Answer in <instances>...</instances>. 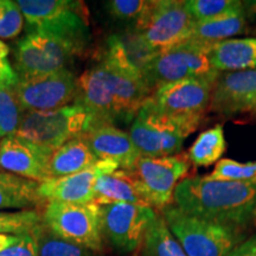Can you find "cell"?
I'll return each instance as SVG.
<instances>
[{"label": "cell", "instance_id": "obj_26", "mask_svg": "<svg viewBox=\"0 0 256 256\" xmlns=\"http://www.w3.org/2000/svg\"><path fill=\"white\" fill-rule=\"evenodd\" d=\"M36 242L38 256H92L87 248L58 238L42 223L31 232Z\"/></svg>", "mask_w": 256, "mask_h": 256}, {"label": "cell", "instance_id": "obj_9", "mask_svg": "<svg viewBox=\"0 0 256 256\" xmlns=\"http://www.w3.org/2000/svg\"><path fill=\"white\" fill-rule=\"evenodd\" d=\"M42 220L58 238L88 250L100 252L104 243L100 206L94 203L78 204L48 202Z\"/></svg>", "mask_w": 256, "mask_h": 256}, {"label": "cell", "instance_id": "obj_7", "mask_svg": "<svg viewBox=\"0 0 256 256\" xmlns=\"http://www.w3.org/2000/svg\"><path fill=\"white\" fill-rule=\"evenodd\" d=\"M23 17L32 31L63 38L84 50L89 40L86 8L72 0H18Z\"/></svg>", "mask_w": 256, "mask_h": 256}, {"label": "cell", "instance_id": "obj_22", "mask_svg": "<svg viewBox=\"0 0 256 256\" xmlns=\"http://www.w3.org/2000/svg\"><path fill=\"white\" fill-rule=\"evenodd\" d=\"M246 25L247 22L244 10L210 20L196 22L186 42L210 46L243 34L246 31Z\"/></svg>", "mask_w": 256, "mask_h": 256}, {"label": "cell", "instance_id": "obj_15", "mask_svg": "<svg viewBox=\"0 0 256 256\" xmlns=\"http://www.w3.org/2000/svg\"><path fill=\"white\" fill-rule=\"evenodd\" d=\"M119 165L110 160H98L95 165L78 174L60 178H51L40 183L38 194L42 200L63 203H92L94 188L100 176L119 170Z\"/></svg>", "mask_w": 256, "mask_h": 256}, {"label": "cell", "instance_id": "obj_1", "mask_svg": "<svg viewBox=\"0 0 256 256\" xmlns=\"http://www.w3.org/2000/svg\"><path fill=\"white\" fill-rule=\"evenodd\" d=\"M150 95L142 70L128 55L124 40L112 36L98 62L78 78L75 101L88 110L94 124L115 126L132 122Z\"/></svg>", "mask_w": 256, "mask_h": 256}, {"label": "cell", "instance_id": "obj_25", "mask_svg": "<svg viewBox=\"0 0 256 256\" xmlns=\"http://www.w3.org/2000/svg\"><path fill=\"white\" fill-rule=\"evenodd\" d=\"M142 246V256H188L160 215L150 224Z\"/></svg>", "mask_w": 256, "mask_h": 256}, {"label": "cell", "instance_id": "obj_24", "mask_svg": "<svg viewBox=\"0 0 256 256\" xmlns=\"http://www.w3.org/2000/svg\"><path fill=\"white\" fill-rule=\"evenodd\" d=\"M226 150L222 124L202 132L188 150V160L197 168L217 164Z\"/></svg>", "mask_w": 256, "mask_h": 256}, {"label": "cell", "instance_id": "obj_4", "mask_svg": "<svg viewBox=\"0 0 256 256\" xmlns=\"http://www.w3.org/2000/svg\"><path fill=\"white\" fill-rule=\"evenodd\" d=\"M92 124V115L75 102L55 110L26 112L14 136L54 153L69 140L84 136Z\"/></svg>", "mask_w": 256, "mask_h": 256}, {"label": "cell", "instance_id": "obj_29", "mask_svg": "<svg viewBox=\"0 0 256 256\" xmlns=\"http://www.w3.org/2000/svg\"><path fill=\"white\" fill-rule=\"evenodd\" d=\"M23 115L14 87L0 84V139L17 132Z\"/></svg>", "mask_w": 256, "mask_h": 256}, {"label": "cell", "instance_id": "obj_10", "mask_svg": "<svg viewBox=\"0 0 256 256\" xmlns=\"http://www.w3.org/2000/svg\"><path fill=\"white\" fill-rule=\"evenodd\" d=\"M72 42L40 31H31L14 48V66L19 78H36L66 69L74 56L82 52Z\"/></svg>", "mask_w": 256, "mask_h": 256}, {"label": "cell", "instance_id": "obj_20", "mask_svg": "<svg viewBox=\"0 0 256 256\" xmlns=\"http://www.w3.org/2000/svg\"><path fill=\"white\" fill-rule=\"evenodd\" d=\"M92 203L98 206L114 203L147 206L140 196L132 171L120 168L112 174H102L98 177L94 188Z\"/></svg>", "mask_w": 256, "mask_h": 256}, {"label": "cell", "instance_id": "obj_31", "mask_svg": "<svg viewBox=\"0 0 256 256\" xmlns=\"http://www.w3.org/2000/svg\"><path fill=\"white\" fill-rule=\"evenodd\" d=\"M24 17L17 2L0 0V40H12L23 30Z\"/></svg>", "mask_w": 256, "mask_h": 256}, {"label": "cell", "instance_id": "obj_35", "mask_svg": "<svg viewBox=\"0 0 256 256\" xmlns=\"http://www.w3.org/2000/svg\"><path fill=\"white\" fill-rule=\"evenodd\" d=\"M228 256H256V235H252L246 241L238 243Z\"/></svg>", "mask_w": 256, "mask_h": 256}, {"label": "cell", "instance_id": "obj_19", "mask_svg": "<svg viewBox=\"0 0 256 256\" xmlns=\"http://www.w3.org/2000/svg\"><path fill=\"white\" fill-rule=\"evenodd\" d=\"M210 64L217 72L256 69V38L226 40L208 49Z\"/></svg>", "mask_w": 256, "mask_h": 256}, {"label": "cell", "instance_id": "obj_33", "mask_svg": "<svg viewBox=\"0 0 256 256\" xmlns=\"http://www.w3.org/2000/svg\"><path fill=\"white\" fill-rule=\"evenodd\" d=\"M8 54V46L0 40V84L14 87L19 81V76L10 62Z\"/></svg>", "mask_w": 256, "mask_h": 256}, {"label": "cell", "instance_id": "obj_28", "mask_svg": "<svg viewBox=\"0 0 256 256\" xmlns=\"http://www.w3.org/2000/svg\"><path fill=\"white\" fill-rule=\"evenodd\" d=\"M40 223L42 216L34 209L0 211V235H31Z\"/></svg>", "mask_w": 256, "mask_h": 256}, {"label": "cell", "instance_id": "obj_11", "mask_svg": "<svg viewBox=\"0 0 256 256\" xmlns=\"http://www.w3.org/2000/svg\"><path fill=\"white\" fill-rule=\"evenodd\" d=\"M188 166L180 156H140L132 174L144 202L154 210L171 206L176 188L188 174Z\"/></svg>", "mask_w": 256, "mask_h": 256}, {"label": "cell", "instance_id": "obj_16", "mask_svg": "<svg viewBox=\"0 0 256 256\" xmlns=\"http://www.w3.org/2000/svg\"><path fill=\"white\" fill-rule=\"evenodd\" d=\"M209 110L220 115H256V69L220 72Z\"/></svg>", "mask_w": 256, "mask_h": 256}, {"label": "cell", "instance_id": "obj_13", "mask_svg": "<svg viewBox=\"0 0 256 256\" xmlns=\"http://www.w3.org/2000/svg\"><path fill=\"white\" fill-rule=\"evenodd\" d=\"M158 214L151 206L114 203L100 206L102 235L114 248L130 252L139 247Z\"/></svg>", "mask_w": 256, "mask_h": 256}, {"label": "cell", "instance_id": "obj_23", "mask_svg": "<svg viewBox=\"0 0 256 256\" xmlns=\"http://www.w3.org/2000/svg\"><path fill=\"white\" fill-rule=\"evenodd\" d=\"M40 183L0 171V210H31L42 200L38 194Z\"/></svg>", "mask_w": 256, "mask_h": 256}, {"label": "cell", "instance_id": "obj_34", "mask_svg": "<svg viewBox=\"0 0 256 256\" xmlns=\"http://www.w3.org/2000/svg\"><path fill=\"white\" fill-rule=\"evenodd\" d=\"M0 256H38L36 242L32 235H25L17 244L0 252Z\"/></svg>", "mask_w": 256, "mask_h": 256}, {"label": "cell", "instance_id": "obj_2", "mask_svg": "<svg viewBox=\"0 0 256 256\" xmlns=\"http://www.w3.org/2000/svg\"><path fill=\"white\" fill-rule=\"evenodd\" d=\"M174 203L188 215L240 229L256 217V180L188 177L176 188Z\"/></svg>", "mask_w": 256, "mask_h": 256}, {"label": "cell", "instance_id": "obj_36", "mask_svg": "<svg viewBox=\"0 0 256 256\" xmlns=\"http://www.w3.org/2000/svg\"><path fill=\"white\" fill-rule=\"evenodd\" d=\"M23 236H14V235H0V252H4L12 246L17 244L20 242Z\"/></svg>", "mask_w": 256, "mask_h": 256}, {"label": "cell", "instance_id": "obj_17", "mask_svg": "<svg viewBox=\"0 0 256 256\" xmlns=\"http://www.w3.org/2000/svg\"><path fill=\"white\" fill-rule=\"evenodd\" d=\"M52 152L25 142L14 134L0 139V168L37 183L49 179V160Z\"/></svg>", "mask_w": 256, "mask_h": 256}, {"label": "cell", "instance_id": "obj_30", "mask_svg": "<svg viewBox=\"0 0 256 256\" xmlns=\"http://www.w3.org/2000/svg\"><path fill=\"white\" fill-rule=\"evenodd\" d=\"M208 178L212 180L252 182L256 180V162H240L232 159H220Z\"/></svg>", "mask_w": 256, "mask_h": 256}, {"label": "cell", "instance_id": "obj_32", "mask_svg": "<svg viewBox=\"0 0 256 256\" xmlns=\"http://www.w3.org/2000/svg\"><path fill=\"white\" fill-rule=\"evenodd\" d=\"M150 4V0H110L106 2V10L115 19L136 23L145 14Z\"/></svg>", "mask_w": 256, "mask_h": 256}, {"label": "cell", "instance_id": "obj_6", "mask_svg": "<svg viewBox=\"0 0 256 256\" xmlns=\"http://www.w3.org/2000/svg\"><path fill=\"white\" fill-rule=\"evenodd\" d=\"M217 78L170 83L153 92L142 106L168 119L198 128L210 108Z\"/></svg>", "mask_w": 256, "mask_h": 256}, {"label": "cell", "instance_id": "obj_14", "mask_svg": "<svg viewBox=\"0 0 256 256\" xmlns=\"http://www.w3.org/2000/svg\"><path fill=\"white\" fill-rule=\"evenodd\" d=\"M14 90L24 113L55 110L76 100L78 78L66 68L36 78H19Z\"/></svg>", "mask_w": 256, "mask_h": 256}, {"label": "cell", "instance_id": "obj_8", "mask_svg": "<svg viewBox=\"0 0 256 256\" xmlns=\"http://www.w3.org/2000/svg\"><path fill=\"white\" fill-rule=\"evenodd\" d=\"M208 46L185 43L150 57L140 66L151 94L170 83L190 78H217V72L208 57Z\"/></svg>", "mask_w": 256, "mask_h": 256}, {"label": "cell", "instance_id": "obj_5", "mask_svg": "<svg viewBox=\"0 0 256 256\" xmlns=\"http://www.w3.org/2000/svg\"><path fill=\"white\" fill-rule=\"evenodd\" d=\"M162 216L188 256H228L241 240L238 229L188 215L172 204Z\"/></svg>", "mask_w": 256, "mask_h": 256}, {"label": "cell", "instance_id": "obj_21", "mask_svg": "<svg viewBox=\"0 0 256 256\" xmlns=\"http://www.w3.org/2000/svg\"><path fill=\"white\" fill-rule=\"evenodd\" d=\"M98 162L83 136L75 138L52 153L48 166L49 179L78 174L92 168Z\"/></svg>", "mask_w": 256, "mask_h": 256}, {"label": "cell", "instance_id": "obj_27", "mask_svg": "<svg viewBox=\"0 0 256 256\" xmlns=\"http://www.w3.org/2000/svg\"><path fill=\"white\" fill-rule=\"evenodd\" d=\"M185 6L194 22L210 20L243 11V2L238 0H185Z\"/></svg>", "mask_w": 256, "mask_h": 256}, {"label": "cell", "instance_id": "obj_12", "mask_svg": "<svg viewBox=\"0 0 256 256\" xmlns=\"http://www.w3.org/2000/svg\"><path fill=\"white\" fill-rule=\"evenodd\" d=\"M197 128L153 113L142 106L130 128V139L142 156H177Z\"/></svg>", "mask_w": 256, "mask_h": 256}, {"label": "cell", "instance_id": "obj_3", "mask_svg": "<svg viewBox=\"0 0 256 256\" xmlns=\"http://www.w3.org/2000/svg\"><path fill=\"white\" fill-rule=\"evenodd\" d=\"M194 23L185 0H152L145 14L136 23L138 49L142 51L147 60L153 55L185 43Z\"/></svg>", "mask_w": 256, "mask_h": 256}, {"label": "cell", "instance_id": "obj_18", "mask_svg": "<svg viewBox=\"0 0 256 256\" xmlns=\"http://www.w3.org/2000/svg\"><path fill=\"white\" fill-rule=\"evenodd\" d=\"M83 138L98 160L116 162L120 170L132 171L142 156L130 134L113 124H94Z\"/></svg>", "mask_w": 256, "mask_h": 256}]
</instances>
